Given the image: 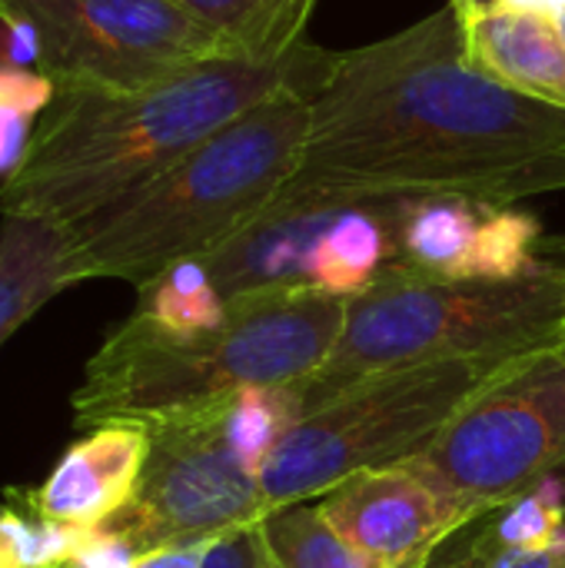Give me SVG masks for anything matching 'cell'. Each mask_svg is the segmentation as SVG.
Segmentation results:
<instances>
[{"label": "cell", "instance_id": "obj_1", "mask_svg": "<svg viewBox=\"0 0 565 568\" xmlns=\"http://www.w3.org/2000/svg\"><path fill=\"white\" fill-rule=\"evenodd\" d=\"M556 190H565V106L473 70L463 20L446 3L330 57L283 193L350 206L406 196L513 206Z\"/></svg>", "mask_w": 565, "mask_h": 568}, {"label": "cell", "instance_id": "obj_2", "mask_svg": "<svg viewBox=\"0 0 565 568\" xmlns=\"http://www.w3.org/2000/svg\"><path fill=\"white\" fill-rule=\"evenodd\" d=\"M330 57L303 43L283 60L216 57L143 90H57L23 160L0 180V220L73 226L160 176L276 90H316Z\"/></svg>", "mask_w": 565, "mask_h": 568}, {"label": "cell", "instance_id": "obj_3", "mask_svg": "<svg viewBox=\"0 0 565 568\" xmlns=\"http://www.w3.org/2000/svg\"><path fill=\"white\" fill-rule=\"evenodd\" d=\"M346 306L320 290L243 296L203 333H170L130 313L90 356L70 396L73 426H150L223 406L250 386H293L333 353Z\"/></svg>", "mask_w": 565, "mask_h": 568}, {"label": "cell", "instance_id": "obj_4", "mask_svg": "<svg viewBox=\"0 0 565 568\" xmlns=\"http://www.w3.org/2000/svg\"><path fill=\"white\" fill-rule=\"evenodd\" d=\"M313 87L290 83L193 146L160 176L67 226L77 283L143 286L183 260H203L290 186L310 133Z\"/></svg>", "mask_w": 565, "mask_h": 568}, {"label": "cell", "instance_id": "obj_5", "mask_svg": "<svg viewBox=\"0 0 565 568\" xmlns=\"http://www.w3.org/2000/svg\"><path fill=\"white\" fill-rule=\"evenodd\" d=\"M565 323L563 243L509 283L440 280L390 263L350 300L343 333L316 373L293 383L296 419L363 379L456 359H533L556 353Z\"/></svg>", "mask_w": 565, "mask_h": 568}, {"label": "cell", "instance_id": "obj_6", "mask_svg": "<svg viewBox=\"0 0 565 568\" xmlns=\"http://www.w3.org/2000/svg\"><path fill=\"white\" fill-rule=\"evenodd\" d=\"M519 363H426L356 383L323 409L296 419L266 456L260 486L270 509L320 499L353 473L410 463Z\"/></svg>", "mask_w": 565, "mask_h": 568}, {"label": "cell", "instance_id": "obj_7", "mask_svg": "<svg viewBox=\"0 0 565 568\" xmlns=\"http://www.w3.org/2000/svg\"><path fill=\"white\" fill-rule=\"evenodd\" d=\"M410 466L476 516L506 509L546 479L565 486L563 356L543 353L513 366Z\"/></svg>", "mask_w": 565, "mask_h": 568}, {"label": "cell", "instance_id": "obj_8", "mask_svg": "<svg viewBox=\"0 0 565 568\" xmlns=\"http://www.w3.org/2000/svg\"><path fill=\"white\" fill-rule=\"evenodd\" d=\"M10 20L27 23L57 90H143L233 57L180 0H0V23Z\"/></svg>", "mask_w": 565, "mask_h": 568}, {"label": "cell", "instance_id": "obj_9", "mask_svg": "<svg viewBox=\"0 0 565 568\" xmlns=\"http://www.w3.org/2000/svg\"><path fill=\"white\" fill-rule=\"evenodd\" d=\"M147 463L133 499L100 526L133 559L203 546L270 513L260 476L236 456L223 429V406L143 426Z\"/></svg>", "mask_w": 565, "mask_h": 568}, {"label": "cell", "instance_id": "obj_10", "mask_svg": "<svg viewBox=\"0 0 565 568\" xmlns=\"http://www.w3.org/2000/svg\"><path fill=\"white\" fill-rule=\"evenodd\" d=\"M316 506L370 568H420L456 529L480 519L410 463L353 473Z\"/></svg>", "mask_w": 565, "mask_h": 568}, {"label": "cell", "instance_id": "obj_11", "mask_svg": "<svg viewBox=\"0 0 565 568\" xmlns=\"http://www.w3.org/2000/svg\"><path fill=\"white\" fill-rule=\"evenodd\" d=\"M346 206L350 203L280 193V200L260 220H253L243 233H236L200 263L206 266L213 286L226 303L263 293L313 290V250L323 230Z\"/></svg>", "mask_w": 565, "mask_h": 568}, {"label": "cell", "instance_id": "obj_12", "mask_svg": "<svg viewBox=\"0 0 565 568\" xmlns=\"http://www.w3.org/2000/svg\"><path fill=\"white\" fill-rule=\"evenodd\" d=\"M150 436L133 423H107L87 429L57 459L50 476L23 489L27 506L60 526L93 532L110 523L130 499L147 463Z\"/></svg>", "mask_w": 565, "mask_h": 568}, {"label": "cell", "instance_id": "obj_13", "mask_svg": "<svg viewBox=\"0 0 565 568\" xmlns=\"http://www.w3.org/2000/svg\"><path fill=\"white\" fill-rule=\"evenodd\" d=\"M463 40L473 70L523 97L565 106V40L553 20L500 7L463 20Z\"/></svg>", "mask_w": 565, "mask_h": 568}, {"label": "cell", "instance_id": "obj_14", "mask_svg": "<svg viewBox=\"0 0 565 568\" xmlns=\"http://www.w3.org/2000/svg\"><path fill=\"white\" fill-rule=\"evenodd\" d=\"M70 286H77V273L67 226L0 220V346Z\"/></svg>", "mask_w": 565, "mask_h": 568}, {"label": "cell", "instance_id": "obj_15", "mask_svg": "<svg viewBox=\"0 0 565 568\" xmlns=\"http://www.w3.org/2000/svg\"><path fill=\"white\" fill-rule=\"evenodd\" d=\"M490 210L460 196H406L390 200L393 263L440 280H463L480 223Z\"/></svg>", "mask_w": 565, "mask_h": 568}, {"label": "cell", "instance_id": "obj_16", "mask_svg": "<svg viewBox=\"0 0 565 568\" xmlns=\"http://www.w3.org/2000/svg\"><path fill=\"white\" fill-rule=\"evenodd\" d=\"M390 200L346 206L320 236L310 263V286L330 296L353 300L366 293L393 263Z\"/></svg>", "mask_w": 565, "mask_h": 568}, {"label": "cell", "instance_id": "obj_17", "mask_svg": "<svg viewBox=\"0 0 565 568\" xmlns=\"http://www.w3.org/2000/svg\"><path fill=\"white\" fill-rule=\"evenodd\" d=\"M226 40L233 57L283 60L306 40L320 0H180Z\"/></svg>", "mask_w": 565, "mask_h": 568}, {"label": "cell", "instance_id": "obj_18", "mask_svg": "<svg viewBox=\"0 0 565 568\" xmlns=\"http://www.w3.org/2000/svg\"><path fill=\"white\" fill-rule=\"evenodd\" d=\"M260 536L273 568H370V562L326 523L316 499L273 506L260 519Z\"/></svg>", "mask_w": 565, "mask_h": 568}, {"label": "cell", "instance_id": "obj_19", "mask_svg": "<svg viewBox=\"0 0 565 568\" xmlns=\"http://www.w3.org/2000/svg\"><path fill=\"white\" fill-rule=\"evenodd\" d=\"M143 320L170 333H203L226 320V300L213 286L200 260H183L160 276L137 286V310Z\"/></svg>", "mask_w": 565, "mask_h": 568}, {"label": "cell", "instance_id": "obj_20", "mask_svg": "<svg viewBox=\"0 0 565 568\" xmlns=\"http://www.w3.org/2000/svg\"><path fill=\"white\" fill-rule=\"evenodd\" d=\"M543 260V226L533 213L500 206L480 223L463 280L509 283L533 273Z\"/></svg>", "mask_w": 565, "mask_h": 568}, {"label": "cell", "instance_id": "obj_21", "mask_svg": "<svg viewBox=\"0 0 565 568\" xmlns=\"http://www.w3.org/2000/svg\"><path fill=\"white\" fill-rule=\"evenodd\" d=\"M87 539L83 529L37 516L20 493L0 506V568H63Z\"/></svg>", "mask_w": 565, "mask_h": 568}, {"label": "cell", "instance_id": "obj_22", "mask_svg": "<svg viewBox=\"0 0 565 568\" xmlns=\"http://www.w3.org/2000/svg\"><path fill=\"white\" fill-rule=\"evenodd\" d=\"M57 100V83L37 67L0 63V180L23 160L37 123Z\"/></svg>", "mask_w": 565, "mask_h": 568}, {"label": "cell", "instance_id": "obj_23", "mask_svg": "<svg viewBox=\"0 0 565 568\" xmlns=\"http://www.w3.org/2000/svg\"><path fill=\"white\" fill-rule=\"evenodd\" d=\"M500 552V509H493L456 529L420 568H493Z\"/></svg>", "mask_w": 565, "mask_h": 568}, {"label": "cell", "instance_id": "obj_24", "mask_svg": "<svg viewBox=\"0 0 565 568\" xmlns=\"http://www.w3.org/2000/svg\"><path fill=\"white\" fill-rule=\"evenodd\" d=\"M200 568H273L263 536H260V519L236 526L216 536L213 542H206Z\"/></svg>", "mask_w": 565, "mask_h": 568}, {"label": "cell", "instance_id": "obj_25", "mask_svg": "<svg viewBox=\"0 0 565 568\" xmlns=\"http://www.w3.org/2000/svg\"><path fill=\"white\" fill-rule=\"evenodd\" d=\"M493 568H565V542L549 549H503Z\"/></svg>", "mask_w": 565, "mask_h": 568}, {"label": "cell", "instance_id": "obj_26", "mask_svg": "<svg viewBox=\"0 0 565 568\" xmlns=\"http://www.w3.org/2000/svg\"><path fill=\"white\" fill-rule=\"evenodd\" d=\"M203 546H176V549H160L150 556H140L130 568H200L203 562Z\"/></svg>", "mask_w": 565, "mask_h": 568}, {"label": "cell", "instance_id": "obj_27", "mask_svg": "<svg viewBox=\"0 0 565 568\" xmlns=\"http://www.w3.org/2000/svg\"><path fill=\"white\" fill-rule=\"evenodd\" d=\"M503 7L516 10V13L543 17V20H553V23H559V17L565 13V0H503Z\"/></svg>", "mask_w": 565, "mask_h": 568}, {"label": "cell", "instance_id": "obj_28", "mask_svg": "<svg viewBox=\"0 0 565 568\" xmlns=\"http://www.w3.org/2000/svg\"><path fill=\"white\" fill-rule=\"evenodd\" d=\"M450 3L460 13V20H470V17H480V13H490V10L503 7V0H450Z\"/></svg>", "mask_w": 565, "mask_h": 568}, {"label": "cell", "instance_id": "obj_29", "mask_svg": "<svg viewBox=\"0 0 565 568\" xmlns=\"http://www.w3.org/2000/svg\"><path fill=\"white\" fill-rule=\"evenodd\" d=\"M559 243H563V253H565V240H559ZM556 353L565 359V323H563V339H559V349H556Z\"/></svg>", "mask_w": 565, "mask_h": 568}, {"label": "cell", "instance_id": "obj_30", "mask_svg": "<svg viewBox=\"0 0 565 568\" xmlns=\"http://www.w3.org/2000/svg\"><path fill=\"white\" fill-rule=\"evenodd\" d=\"M556 27H559V33H563V40H565V13L559 17V23H556Z\"/></svg>", "mask_w": 565, "mask_h": 568}]
</instances>
